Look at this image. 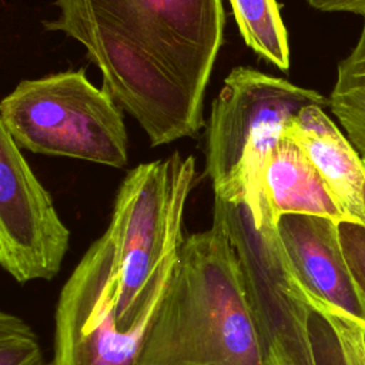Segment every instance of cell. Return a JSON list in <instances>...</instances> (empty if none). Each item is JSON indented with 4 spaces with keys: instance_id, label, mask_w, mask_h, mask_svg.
<instances>
[{
    "instance_id": "9a60e30c",
    "label": "cell",
    "mask_w": 365,
    "mask_h": 365,
    "mask_svg": "<svg viewBox=\"0 0 365 365\" xmlns=\"http://www.w3.org/2000/svg\"><path fill=\"white\" fill-rule=\"evenodd\" d=\"M338 231L349 269L365 297V225L339 221Z\"/></svg>"
},
{
    "instance_id": "7a4b0ae2",
    "label": "cell",
    "mask_w": 365,
    "mask_h": 365,
    "mask_svg": "<svg viewBox=\"0 0 365 365\" xmlns=\"http://www.w3.org/2000/svg\"><path fill=\"white\" fill-rule=\"evenodd\" d=\"M137 365H264L238 258L217 222L184 238Z\"/></svg>"
},
{
    "instance_id": "5b68a950",
    "label": "cell",
    "mask_w": 365,
    "mask_h": 365,
    "mask_svg": "<svg viewBox=\"0 0 365 365\" xmlns=\"http://www.w3.org/2000/svg\"><path fill=\"white\" fill-rule=\"evenodd\" d=\"M329 107L321 93L251 67H234L211 104L205 140V173L214 195L262 198L265 160L285 125L307 106Z\"/></svg>"
},
{
    "instance_id": "2e32d148",
    "label": "cell",
    "mask_w": 365,
    "mask_h": 365,
    "mask_svg": "<svg viewBox=\"0 0 365 365\" xmlns=\"http://www.w3.org/2000/svg\"><path fill=\"white\" fill-rule=\"evenodd\" d=\"M328 314L341 336L349 365H365V324H361L338 309L328 308Z\"/></svg>"
},
{
    "instance_id": "3957f363",
    "label": "cell",
    "mask_w": 365,
    "mask_h": 365,
    "mask_svg": "<svg viewBox=\"0 0 365 365\" xmlns=\"http://www.w3.org/2000/svg\"><path fill=\"white\" fill-rule=\"evenodd\" d=\"M212 222L235 250L264 365H349L331 317L294 271L267 198L252 207L242 194L214 195Z\"/></svg>"
},
{
    "instance_id": "30bf717a",
    "label": "cell",
    "mask_w": 365,
    "mask_h": 365,
    "mask_svg": "<svg viewBox=\"0 0 365 365\" xmlns=\"http://www.w3.org/2000/svg\"><path fill=\"white\" fill-rule=\"evenodd\" d=\"M282 134L297 141L322 175L336 205L345 217L365 225V161L324 107H304Z\"/></svg>"
},
{
    "instance_id": "9c48e42d",
    "label": "cell",
    "mask_w": 365,
    "mask_h": 365,
    "mask_svg": "<svg viewBox=\"0 0 365 365\" xmlns=\"http://www.w3.org/2000/svg\"><path fill=\"white\" fill-rule=\"evenodd\" d=\"M278 232L302 285L321 302L365 324V297L346 262L338 221L307 214L278 218Z\"/></svg>"
},
{
    "instance_id": "6da1fadb",
    "label": "cell",
    "mask_w": 365,
    "mask_h": 365,
    "mask_svg": "<svg viewBox=\"0 0 365 365\" xmlns=\"http://www.w3.org/2000/svg\"><path fill=\"white\" fill-rule=\"evenodd\" d=\"M44 20L86 48L103 87L151 147L197 137L224 43L222 0H56Z\"/></svg>"
},
{
    "instance_id": "8992f818",
    "label": "cell",
    "mask_w": 365,
    "mask_h": 365,
    "mask_svg": "<svg viewBox=\"0 0 365 365\" xmlns=\"http://www.w3.org/2000/svg\"><path fill=\"white\" fill-rule=\"evenodd\" d=\"M0 125L21 148L123 168L127 128L115 100L81 70L23 80L0 103Z\"/></svg>"
},
{
    "instance_id": "52a82bcc",
    "label": "cell",
    "mask_w": 365,
    "mask_h": 365,
    "mask_svg": "<svg viewBox=\"0 0 365 365\" xmlns=\"http://www.w3.org/2000/svg\"><path fill=\"white\" fill-rule=\"evenodd\" d=\"M118 279L106 234L84 252L63 285L54 315L51 365H137L147 325L123 332Z\"/></svg>"
},
{
    "instance_id": "e0dca14e",
    "label": "cell",
    "mask_w": 365,
    "mask_h": 365,
    "mask_svg": "<svg viewBox=\"0 0 365 365\" xmlns=\"http://www.w3.org/2000/svg\"><path fill=\"white\" fill-rule=\"evenodd\" d=\"M312 9L328 13H352L365 17V0H305Z\"/></svg>"
},
{
    "instance_id": "7c38bea8",
    "label": "cell",
    "mask_w": 365,
    "mask_h": 365,
    "mask_svg": "<svg viewBox=\"0 0 365 365\" xmlns=\"http://www.w3.org/2000/svg\"><path fill=\"white\" fill-rule=\"evenodd\" d=\"M328 98L332 114L365 158V17L355 46L338 63L336 80Z\"/></svg>"
},
{
    "instance_id": "4fadbf2b",
    "label": "cell",
    "mask_w": 365,
    "mask_h": 365,
    "mask_svg": "<svg viewBox=\"0 0 365 365\" xmlns=\"http://www.w3.org/2000/svg\"><path fill=\"white\" fill-rule=\"evenodd\" d=\"M230 4L244 43L258 57L287 71L288 33L277 0H230Z\"/></svg>"
},
{
    "instance_id": "5bb4252c",
    "label": "cell",
    "mask_w": 365,
    "mask_h": 365,
    "mask_svg": "<svg viewBox=\"0 0 365 365\" xmlns=\"http://www.w3.org/2000/svg\"><path fill=\"white\" fill-rule=\"evenodd\" d=\"M0 365H46L34 331L7 311L0 312Z\"/></svg>"
},
{
    "instance_id": "8fae6325",
    "label": "cell",
    "mask_w": 365,
    "mask_h": 365,
    "mask_svg": "<svg viewBox=\"0 0 365 365\" xmlns=\"http://www.w3.org/2000/svg\"><path fill=\"white\" fill-rule=\"evenodd\" d=\"M261 190L277 218L285 214H307L345 221L314 163L304 148L285 134L265 160Z\"/></svg>"
},
{
    "instance_id": "ba28073f",
    "label": "cell",
    "mask_w": 365,
    "mask_h": 365,
    "mask_svg": "<svg viewBox=\"0 0 365 365\" xmlns=\"http://www.w3.org/2000/svg\"><path fill=\"white\" fill-rule=\"evenodd\" d=\"M70 247L48 191L0 125V264L19 284L53 279Z\"/></svg>"
},
{
    "instance_id": "277c9868",
    "label": "cell",
    "mask_w": 365,
    "mask_h": 365,
    "mask_svg": "<svg viewBox=\"0 0 365 365\" xmlns=\"http://www.w3.org/2000/svg\"><path fill=\"white\" fill-rule=\"evenodd\" d=\"M195 181V158L174 151L130 170L117 191L104 234L114 254L123 332L150 324L157 312L185 238L184 208Z\"/></svg>"
}]
</instances>
